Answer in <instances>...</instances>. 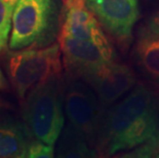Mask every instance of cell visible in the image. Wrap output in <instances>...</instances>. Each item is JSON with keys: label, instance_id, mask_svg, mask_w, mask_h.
I'll list each match as a JSON object with an SVG mask.
<instances>
[{"label": "cell", "instance_id": "7", "mask_svg": "<svg viewBox=\"0 0 159 158\" xmlns=\"http://www.w3.org/2000/svg\"><path fill=\"white\" fill-rule=\"evenodd\" d=\"M141 0H85L86 7L120 48L127 49L141 16Z\"/></svg>", "mask_w": 159, "mask_h": 158}, {"label": "cell", "instance_id": "8", "mask_svg": "<svg viewBox=\"0 0 159 158\" xmlns=\"http://www.w3.org/2000/svg\"><path fill=\"white\" fill-rule=\"evenodd\" d=\"M93 87L105 108L113 105L138 84L129 66L112 61L84 79Z\"/></svg>", "mask_w": 159, "mask_h": 158}, {"label": "cell", "instance_id": "4", "mask_svg": "<svg viewBox=\"0 0 159 158\" xmlns=\"http://www.w3.org/2000/svg\"><path fill=\"white\" fill-rule=\"evenodd\" d=\"M3 65L20 103L50 77L63 74V59L57 42L39 48L8 49L3 55Z\"/></svg>", "mask_w": 159, "mask_h": 158}, {"label": "cell", "instance_id": "5", "mask_svg": "<svg viewBox=\"0 0 159 158\" xmlns=\"http://www.w3.org/2000/svg\"><path fill=\"white\" fill-rule=\"evenodd\" d=\"M66 75L85 79L106 64L115 61L116 52L108 34L98 37L59 35Z\"/></svg>", "mask_w": 159, "mask_h": 158}, {"label": "cell", "instance_id": "3", "mask_svg": "<svg viewBox=\"0 0 159 158\" xmlns=\"http://www.w3.org/2000/svg\"><path fill=\"white\" fill-rule=\"evenodd\" d=\"M63 74L50 77L37 85L21 104L23 118L33 138L55 145L65 126Z\"/></svg>", "mask_w": 159, "mask_h": 158}, {"label": "cell", "instance_id": "12", "mask_svg": "<svg viewBox=\"0 0 159 158\" xmlns=\"http://www.w3.org/2000/svg\"><path fill=\"white\" fill-rule=\"evenodd\" d=\"M16 5V3L8 0H0V53L5 52L8 46Z\"/></svg>", "mask_w": 159, "mask_h": 158}, {"label": "cell", "instance_id": "14", "mask_svg": "<svg viewBox=\"0 0 159 158\" xmlns=\"http://www.w3.org/2000/svg\"><path fill=\"white\" fill-rule=\"evenodd\" d=\"M146 26L152 32L159 36V6L149 16Z\"/></svg>", "mask_w": 159, "mask_h": 158}, {"label": "cell", "instance_id": "1", "mask_svg": "<svg viewBox=\"0 0 159 158\" xmlns=\"http://www.w3.org/2000/svg\"><path fill=\"white\" fill-rule=\"evenodd\" d=\"M158 93L138 83L103 114L97 138L102 156L133 150L157 134Z\"/></svg>", "mask_w": 159, "mask_h": 158}, {"label": "cell", "instance_id": "11", "mask_svg": "<svg viewBox=\"0 0 159 158\" xmlns=\"http://www.w3.org/2000/svg\"><path fill=\"white\" fill-rule=\"evenodd\" d=\"M56 154L57 157L89 158L99 156L97 148L90 145L83 134L69 123L61 133Z\"/></svg>", "mask_w": 159, "mask_h": 158}, {"label": "cell", "instance_id": "9", "mask_svg": "<svg viewBox=\"0 0 159 158\" xmlns=\"http://www.w3.org/2000/svg\"><path fill=\"white\" fill-rule=\"evenodd\" d=\"M133 60L142 75L159 87V36L147 26L140 27L138 31Z\"/></svg>", "mask_w": 159, "mask_h": 158}, {"label": "cell", "instance_id": "15", "mask_svg": "<svg viewBox=\"0 0 159 158\" xmlns=\"http://www.w3.org/2000/svg\"><path fill=\"white\" fill-rule=\"evenodd\" d=\"M9 89V85H8V81L6 79V77L3 74V71L0 67V92H7Z\"/></svg>", "mask_w": 159, "mask_h": 158}, {"label": "cell", "instance_id": "6", "mask_svg": "<svg viewBox=\"0 0 159 158\" xmlns=\"http://www.w3.org/2000/svg\"><path fill=\"white\" fill-rule=\"evenodd\" d=\"M64 109L69 123L96 147L101 121L102 104L96 92L86 81L66 75ZM97 148V147H96Z\"/></svg>", "mask_w": 159, "mask_h": 158}, {"label": "cell", "instance_id": "10", "mask_svg": "<svg viewBox=\"0 0 159 158\" xmlns=\"http://www.w3.org/2000/svg\"><path fill=\"white\" fill-rule=\"evenodd\" d=\"M32 138L25 123L12 118L0 120V158L26 157Z\"/></svg>", "mask_w": 159, "mask_h": 158}, {"label": "cell", "instance_id": "2", "mask_svg": "<svg viewBox=\"0 0 159 158\" xmlns=\"http://www.w3.org/2000/svg\"><path fill=\"white\" fill-rule=\"evenodd\" d=\"M61 0H19L12 16L8 48L46 47L59 37L62 23Z\"/></svg>", "mask_w": 159, "mask_h": 158}, {"label": "cell", "instance_id": "17", "mask_svg": "<svg viewBox=\"0 0 159 158\" xmlns=\"http://www.w3.org/2000/svg\"><path fill=\"white\" fill-rule=\"evenodd\" d=\"M157 93H158V130H157V136H158V139H159V90Z\"/></svg>", "mask_w": 159, "mask_h": 158}, {"label": "cell", "instance_id": "13", "mask_svg": "<svg viewBox=\"0 0 159 158\" xmlns=\"http://www.w3.org/2000/svg\"><path fill=\"white\" fill-rule=\"evenodd\" d=\"M55 145H49L38 139L30 141L26 157L29 158H50L55 156Z\"/></svg>", "mask_w": 159, "mask_h": 158}, {"label": "cell", "instance_id": "16", "mask_svg": "<svg viewBox=\"0 0 159 158\" xmlns=\"http://www.w3.org/2000/svg\"><path fill=\"white\" fill-rule=\"evenodd\" d=\"M0 108H6V109H12V106L7 101L0 96Z\"/></svg>", "mask_w": 159, "mask_h": 158}]
</instances>
